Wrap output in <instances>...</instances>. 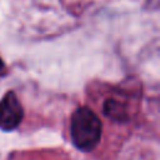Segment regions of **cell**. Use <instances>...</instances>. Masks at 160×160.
Instances as JSON below:
<instances>
[{
  "mask_svg": "<svg viewBox=\"0 0 160 160\" xmlns=\"http://www.w3.org/2000/svg\"><path fill=\"white\" fill-rule=\"evenodd\" d=\"M69 135L71 144L78 150L91 152L101 141L102 120L90 106L81 105L70 116Z\"/></svg>",
  "mask_w": 160,
  "mask_h": 160,
  "instance_id": "cell-1",
  "label": "cell"
},
{
  "mask_svg": "<svg viewBox=\"0 0 160 160\" xmlns=\"http://www.w3.org/2000/svg\"><path fill=\"white\" fill-rule=\"evenodd\" d=\"M101 112L109 121L116 124L130 122L134 116L130 96L121 90H110L101 102Z\"/></svg>",
  "mask_w": 160,
  "mask_h": 160,
  "instance_id": "cell-2",
  "label": "cell"
},
{
  "mask_svg": "<svg viewBox=\"0 0 160 160\" xmlns=\"http://www.w3.org/2000/svg\"><path fill=\"white\" fill-rule=\"evenodd\" d=\"M24 119V109L15 91L9 90L0 100V130L12 131Z\"/></svg>",
  "mask_w": 160,
  "mask_h": 160,
  "instance_id": "cell-3",
  "label": "cell"
},
{
  "mask_svg": "<svg viewBox=\"0 0 160 160\" xmlns=\"http://www.w3.org/2000/svg\"><path fill=\"white\" fill-rule=\"evenodd\" d=\"M5 72H6V66L2 62V60L0 59V74H5Z\"/></svg>",
  "mask_w": 160,
  "mask_h": 160,
  "instance_id": "cell-4",
  "label": "cell"
}]
</instances>
